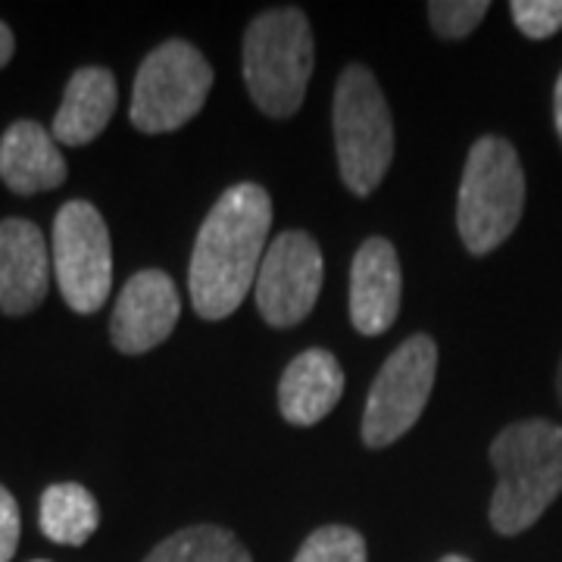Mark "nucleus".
<instances>
[{
	"label": "nucleus",
	"mask_w": 562,
	"mask_h": 562,
	"mask_svg": "<svg viewBox=\"0 0 562 562\" xmlns=\"http://www.w3.org/2000/svg\"><path fill=\"white\" fill-rule=\"evenodd\" d=\"M272 201L266 188L241 181L206 213L188 269V291L198 316L228 319L254 288L269 247Z\"/></svg>",
	"instance_id": "nucleus-1"
},
{
	"label": "nucleus",
	"mask_w": 562,
	"mask_h": 562,
	"mask_svg": "<svg viewBox=\"0 0 562 562\" xmlns=\"http://www.w3.org/2000/svg\"><path fill=\"white\" fill-rule=\"evenodd\" d=\"M497 487L491 525L503 538L528 531L562 494V425L525 419L506 425L491 443Z\"/></svg>",
	"instance_id": "nucleus-2"
},
{
	"label": "nucleus",
	"mask_w": 562,
	"mask_h": 562,
	"mask_svg": "<svg viewBox=\"0 0 562 562\" xmlns=\"http://www.w3.org/2000/svg\"><path fill=\"white\" fill-rule=\"evenodd\" d=\"M313 29L297 7L266 10L244 32V81L254 103L272 120L301 110L313 76Z\"/></svg>",
	"instance_id": "nucleus-3"
},
{
	"label": "nucleus",
	"mask_w": 562,
	"mask_h": 562,
	"mask_svg": "<svg viewBox=\"0 0 562 562\" xmlns=\"http://www.w3.org/2000/svg\"><path fill=\"white\" fill-rule=\"evenodd\" d=\"M525 172L516 147L506 138L484 135L472 144L460 181L457 225L469 254L497 250L522 220Z\"/></svg>",
	"instance_id": "nucleus-4"
},
{
	"label": "nucleus",
	"mask_w": 562,
	"mask_h": 562,
	"mask_svg": "<svg viewBox=\"0 0 562 562\" xmlns=\"http://www.w3.org/2000/svg\"><path fill=\"white\" fill-rule=\"evenodd\" d=\"M335 150L344 184L369 198L394 160V120L379 79L360 66H347L335 88Z\"/></svg>",
	"instance_id": "nucleus-5"
},
{
	"label": "nucleus",
	"mask_w": 562,
	"mask_h": 562,
	"mask_svg": "<svg viewBox=\"0 0 562 562\" xmlns=\"http://www.w3.org/2000/svg\"><path fill=\"white\" fill-rule=\"evenodd\" d=\"M213 66L188 41L172 38L147 54L132 88V125L144 135L176 132L203 110Z\"/></svg>",
	"instance_id": "nucleus-6"
},
{
	"label": "nucleus",
	"mask_w": 562,
	"mask_h": 562,
	"mask_svg": "<svg viewBox=\"0 0 562 562\" xmlns=\"http://www.w3.org/2000/svg\"><path fill=\"white\" fill-rule=\"evenodd\" d=\"M50 262L72 313H98L113 288V244L98 206L88 201L63 203L54 220Z\"/></svg>",
	"instance_id": "nucleus-7"
},
{
	"label": "nucleus",
	"mask_w": 562,
	"mask_h": 562,
	"mask_svg": "<svg viewBox=\"0 0 562 562\" xmlns=\"http://www.w3.org/2000/svg\"><path fill=\"white\" fill-rule=\"evenodd\" d=\"M438 375V344L428 335H413L387 357L375 375L366 413H362V441L366 447H387L403 438L419 422L425 403L431 397Z\"/></svg>",
	"instance_id": "nucleus-8"
},
{
	"label": "nucleus",
	"mask_w": 562,
	"mask_h": 562,
	"mask_svg": "<svg viewBox=\"0 0 562 562\" xmlns=\"http://www.w3.org/2000/svg\"><path fill=\"white\" fill-rule=\"evenodd\" d=\"M322 279L325 262L319 244L306 232H281L266 247V257L254 281L260 316L276 328H291L303 322L319 301Z\"/></svg>",
	"instance_id": "nucleus-9"
},
{
	"label": "nucleus",
	"mask_w": 562,
	"mask_h": 562,
	"mask_svg": "<svg viewBox=\"0 0 562 562\" xmlns=\"http://www.w3.org/2000/svg\"><path fill=\"white\" fill-rule=\"evenodd\" d=\"M181 316V301L176 281L162 269H144L125 281L113 319H110V338L120 353H147L160 347Z\"/></svg>",
	"instance_id": "nucleus-10"
},
{
	"label": "nucleus",
	"mask_w": 562,
	"mask_h": 562,
	"mask_svg": "<svg viewBox=\"0 0 562 562\" xmlns=\"http://www.w3.org/2000/svg\"><path fill=\"white\" fill-rule=\"evenodd\" d=\"M403 276L397 250L387 238L360 244L350 266V319L360 335H382L401 313Z\"/></svg>",
	"instance_id": "nucleus-11"
},
{
	"label": "nucleus",
	"mask_w": 562,
	"mask_h": 562,
	"mask_svg": "<svg viewBox=\"0 0 562 562\" xmlns=\"http://www.w3.org/2000/svg\"><path fill=\"white\" fill-rule=\"evenodd\" d=\"M50 269L47 241L35 222H0V313L25 316L38 310L50 288Z\"/></svg>",
	"instance_id": "nucleus-12"
},
{
	"label": "nucleus",
	"mask_w": 562,
	"mask_h": 562,
	"mask_svg": "<svg viewBox=\"0 0 562 562\" xmlns=\"http://www.w3.org/2000/svg\"><path fill=\"white\" fill-rule=\"evenodd\" d=\"M344 369L335 353L310 347L288 362L279 382V409L291 425H316L341 401Z\"/></svg>",
	"instance_id": "nucleus-13"
},
{
	"label": "nucleus",
	"mask_w": 562,
	"mask_h": 562,
	"mask_svg": "<svg viewBox=\"0 0 562 562\" xmlns=\"http://www.w3.org/2000/svg\"><path fill=\"white\" fill-rule=\"evenodd\" d=\"M0 179L16 194L60 188L66 181V160L54 135L32 120L13 122L0 138Z\"/></svg>",
	"instance_id": "nucleus-14"
},
{
	"label": "nucleus",
	"mask_w": 562,
	"mask_h": 562,
	"mask_svg": "<svg viewBox=\"0 0 562 562\" xmlns=\"http://www.w3.org/2000/svg\"><path fill=\"white\" fill-rule=\"evenodd\" d=\"M116 101H120V91H116L113 72L103 66H85L79 72H72V79L66 85L50 135L66 147L91 144L113 120Z\"/></svg>",
	"instance_id": "nucleus-15"
},
{
	"label": "nucleus",
	"mask_w": 562,
	"mask_h": 562,
	"mask_svg": "<svg viewBox=\"0 0 562 562\" xmlns=\"http://www.w3.org/2000/svg\"><path fill=\"white\" fill-rule=\"evenodd\" d=\"M38 525L47 541L81 547L101 525V506L94 501V494L81 484H50L41 494Z\"/></svg>",
	"instance_id": "nucleus-16"
},
{
	"label": "nucleus",
	"mask_w": 562,
	"mask_h": 562,
	"mask_svg": "<svg viewBox=\"0 0 562 562\" xmlns=\"http://www.w3.org/2000/svg\"><path fill=\"white\" fill-rule=\"evenodd\" d=\"M144 562H254L235 531L220 525H191L160 541Z\"/></svg>",
	"instance_id": "nucleus-17"
},
{
	"label": "nucleus",
	"mask_w": 562,
	"mask_h": 562,
	"mask_svg": "<svg viewBox=\"0 0 562 562\" xmlns=\"http://www.w3.org/2000/svg\"><path fill=\"white\" fill-rule=\"evenodd\" d=\"M366 541L360 531L347 525H322L316 528L303 547L297 550L294 562H366Z\"/></svg>",
	"instance_id": "nucleus-18"
},
{
	"label": "nucleus",
	"mask_w": 562,
	"mask_h": 562,
	"mask_svg": "<svg viewBox=\"0 0 562 562\" xmlns=\"http://www.w3.org/2000/svg\"><path fill=\"white\" fill-rule=\"evenodd\" d=\"M491 13L487 0H431L428 3V22L441 38L460 41L472 35L482 20Z\"/></svg>",
	"instance_id": "nucleus-19"
},
{
	"label": "nucleus",
	"mask_w": 562,
	"mask_h": 562,
	"mask_svg": "<svg viewBox=\"0 0 562 562\" xmlns=\"http://www.w3.org/2000/svg\"><path fill=\"white\" fill-rule=\"evenodd\" d=\"M509 13L525 38L543 41L562 29V0H513Z\"/></svg>",
	"instance_id": "nucleus-20"
},
{
	"label": "nucleus",
	"mask_w": 562,
	"mask_h": 562,
	"mask_svg": "<svg viewBox=\"0 0 562 562\" xmlns=\"http://www.w3.org/2000/svg\"><path fill=\"white\" fill-rule=\"evenodd\" d=\"M20 506L13 494L0 484V562H10L20 547Z\"/></svg>",
	"instance_id": "nucleus-21"
},
{
	"label": "nucleus",
	"mask_w": 562,
	"mask_h": 562,
	"mask_svg": "<svg viewBox=\"0 0 562 562\" xmlns=\"http://www.w3.org/2000/svg\"><path fill=\"white\" fill-rule=\"evenodd\" d=\"M13 47H16V41H13L10 25H7V22H0V69L10 63V57H13Z\"/></svg>",
	"instance_id": "nucleus-22"
},
{
	"label": "nucleus",
	"mask_w": 562,
	"mask_h": 562,
	"mask_svg": "<svg viewBox=\"0 0 562 562\" xmlns=\"http://www.w3.org/2000/svg\"><path fill=\"white\" fill-rule=\"evenodd\" d=\"M553 120H557V132H560L562 140V72L557 79V91H553Z\"/></svg>",
	"instance_id": "nucleus-23"
},
{
	"label": "nucleus",
	"mask_w": 562,
	"mask_h": 562,
	"mask_svg": "<svg viewBox=\"0 0 562 562\" xmlns=\"http://www.w3.org/2000/svg\"><path fill=\"white\" fill-rule=\"evenodd\" d=\"M438 562H472V560H465V557H460V553H450V557H443V560Z\"/></svg>",
	"instance_id": "nucleus-24"
},
{
	"label": "nucleus",
	"mask_w": 562,
	"mask_h": 562,
	"mask_svg": "<svg viewBox=\"0 0 562 562\" xmlns=\"http://www.w3.org/2000/svg\"><path fill=\"white\" fill-rule=\"evenodd\" d=\"M557 394H560V403H562V360H560V372H557Z\"/></svg>",
	"instance_id": "nucleus-25"
},
{
	"label": "nucleus",
	"mask_w": 562,
	"mask_h": 562,
	"mask_svg": "<svg viewBox=\"0 0 562 562\" xmlns=\"http://www.w3.org/2000/svg\"><path fill=\"white\" fill-rule=\"evenodd\" d=\"M35 562H47V560H35Z\"/></svg>",
	"instance_id": "nucleus-26"
}]
</instances>
